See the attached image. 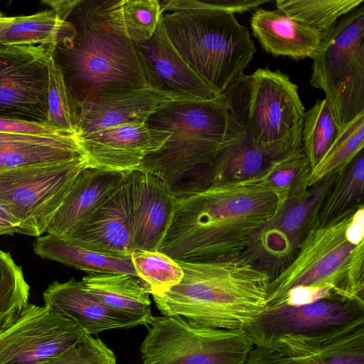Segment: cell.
I'll list each match as a JSON object with an SVG mask.
<instances>
[{
	"label": "cell",
	"instance_id": "18",
	"mask_svg": "<svg viewBox=\"0 0 364 364\" xmlns=\"http://www.w3.org/2000/svg\"><path fill=\"white\" fill-rule=\"evenodd\" d=\"M135 44L151 87L181 101L213 100L223 95L210 88L181 58L169 41L161 18L152 38Z\"/></svg>",
	"mask_w": 364,
	"mask_h": 364
},
{
	"label": "cell",
	"instance_id": "40",
	"mask_svg": "<svg viewBox=\"0 0 364 364\" xmlns=\"http://www.w3.org/2000/svg\"><path fill=\"white\" fill-rule=\"evenodd\" d=\"M0 132L31 135H53L67 133L56 129L46 123L25 122L1 117Z\"/></svg>",
	"mask_w": 364,
	"mask_h": 364
},
{
	"label": "cell",
	"instance_id": "1",
	"mask_svg": "<svg viewBox=\"0 0 364 364\" xmlns=\"http://www.w3.org/2000/svg\"><path fill=\"white\" fill-rule=\"evenodd\" d=\"M288 195L272 186L264 173L175 196L173 213L157 251L188 262L237 257Z\"/></svg>",
	"mask_w": 364,
	"mask_h": 364
},
{
	"label": "cell",
	"instance_id": "29",
	"mask_svg": "<svg viewBox=\"0 0 364 364\" xmlns=\"http://www.w3.org/2000/svg\"><path fill=\"white\" fill-rule=\"evenodd\" d=\"M340 132L364 112V47L361 48L326 95Z\"/></svg>",
	"mask_w": 364,
	"mask_h": 364
},
{
	"label": "cell",
	"instance_id": "38",
	"mask_svg": "<svg viewBox=\"0 0 364 364\" xmlns=\"http://www.w3.org/2000/svg\"><path fill=\"white\" fill-rule=\"evenodd\" d=\"M39 364H117L116 357L100 338L86 335L61 355Z\"/></svg>",
	"mask_w": 364,
	"mask_h": 364
},
{
	"label": "cell",
	"instance_id": "6",
	"mask_svg": "<svg viewBox=\"0 0 364 364\" xmlns=\"http://www.w3.org/2000/svg\"><path fill=\"white\" fill-rule=\"evenodd\" d=\"M146 123L171 134L159 149L143 159L137 170L158 176L170 188L208 163L243 131L223 93L213 100L173 102Z\"/></svg>",
	"mask_w": 364,
	"mask_h": 364
},
{
	"label": "cell",
	"instance_id": "35",
	"mask_svg": "<svg viewBox=\"0 0 364 364\" xmlns=\"http://www.w3.org/2000/svg\"><path fill=\"white\" fill-rule=\"evenodd\" d=\"M133 267L152 295H159L179 283L183 270L177 261L159 251L136 250L131 255Z\"/></svg>",
	"mask_w": 364,
	"mask_h": 364
},
{
	"label": "cell",
	"instance_id": "11",
	"mask_svg": "<svg viewBox=\"0 0 364 364\" xmlns=\"http://www.w3.org/2000/svg\"><path fill=\"white\" fill-rule=\"evenodd\" d=\"M87 335L47 306L28 305L0 328V364H39L69 350Z\"/></svg>",
	"mask_w": 364,
	"mask_h": 364
},
{
	"label": "cell",
	"instance_id": "15",
	"mask_svg": "<svg viewBox=\"0 0 364 364\" xmlns=\"http://www.w3.org/2000/svg\"><path fill=\"white\" fill-rule=\"evenodd\" d=\"M244 364H364V324L323 335H285L254 346Z\"/></svg>",
	"mask_w": 364,
	"mask_h": 364
},
{
	"label": "cell",
	"instance_id": "32",
	"mask_svg": "<svg viewBox=\"0 0 364 364\" xmlns=\"http://www.w3.org/2000/svg\"><path fill=\"white\" fill-rule=\"evenodd\" d=\"M364 112L357 116L339 133L338 137L316 166L311 170L308 187L326 176L339 173L363 149Z\"/></svg>",
	"mask_w": 364,
	"mask_h": 364
},
{
	"label": "cell",
	"instance_id": "3",
	"mask_svg": "<svg viewBox=\"0 0 364 364\" xmlns=\"http://www.w3.org/2000/svg\"><path fill=\"white\" fill-rule=\"evenodd\" d=\"M324 298L364 301V205L314 225L294 259L270 280L267 306Z\"/></svg>",
	"mask_w": 364,
	"mask_h": 364
},
{
	"label": "cell",
	"instance_id": "28",
	"mask_svg": "<svg viewBox=\"0 0 364 364\" xmlns=\"http://www.w3.org/2000/svg\"><path fill=\"white\" fill-rule=\"evenodd\" d=\"M364 152L361 150L339 173L323 199L315 225L327 224L363 203Z\"/></svg>",
	"mask_w": 364,
	"mask_h": 364
},
{
	"label": "cell",
	"instance_id": "37",
	"mask_svg": "<svg viewBox=\"0 0 364 364\" xmlns=\"http://www.w3.org/2000/svg\"><path fill=\"white\" fill-rule=\"evenodd\" d=\"M122 18L129 38L134 43L149 41L161 18L158 0H122Z\"/></svg>",
	"mask_w": 364,
	"mask_h": 364
},
{
	"label": "cell",
	"instance_id": "24",
	"mask_svg": "<svg viewBox=\"0 0 364 364\" xmlns=\"http://www.w3.org/2000/svg\"><path fill=\"white\" fill-rule=\"evenodd\" d=\"M252 33L263 49L274 56L313 58L323 33L282 11L256 9L250 19Z\"/></svg>",
	"mask_w": 364,
	"mask_h": 364
},
{
	"label": "cell",
	"instance_id": "31",
	"mask_svg": "<svg viewBox=\"0 0 364 364\" xmlns=\"http://www.w3.org/2000/svg\"><path fill=\"white\" fill-rule=\"evenodd\" d=\"M340 133L328 100H317L304 114L302 144L311 170L321 161Z\"/></svg>",
	"mask_w": 364,
	"mask_h": 364
},
{
	"label": "cell",
	"instance_id": "43",
	"mask_svg": "<svg viewBox=\"0 0 364 364\" xmlns=\"http://www.w3.org/2000/svg\"><path fill=\"white\" fill-rule=\"evenodd\" d=\"M0 218H4V220L11 223L12 224L17 226L18 228L19 227L18 222L1 204H0Z\"/></svg>",
	"mask_w": 364,
	"mask_h": 364
},
{
	"label": "cell",
	"instance_id": "41",
	"mask_svg": "<svg viewBox=\"0 0 364 364\" xmlns=\"http://www.w3.org/2000/svg\"><path fill=\"white\" fill-rule=\"evenodd\" d=\"M18 228L11 223L0 218V236L18 233Z\"/></svg>",
	"mask_w": 364,
	"mask_h": 364
},
{
	"label": "cell",
	"instance_id": "33",
	"mask_svg": "<svg viewBox=\"0 0 364 364\" xmlns=\"http://www.w3.org/2000/svg\"><path fill=\"white\" fill-rule=\"evenodd\" d=\"M48 46V118L47 124L60 131L77 134L80 121V103L71 93L60 67Z\"/></svg>",
	"mask_w": 364,
	"mask_h": 364
},
{
	"label": "cell",
	"instance_id": "4",
	"mask_svg": "<svg viewBox=\"0 0 364 364\" xmlns=\"http://www.w3.org/2000/svg\"><path fill=\"white\" fill-rule=\"evenodd\" d=\"M177 262L183 272L179 283L152 295L163 315L180 316L203 327L236 330L265 311L270 278L242 258Z\"/></svg>",
	"mask_w": 364,
	"mask_h": 364
},
{
	"label": "cell",
	"instance_id": "26",
	"mask_svg": "<svg viewBox=\"0 0 364 364\" xmlns=\"http://www.w3.org/2000/svg\"><path fill=\"white\" fill-rule=\"evenodd\" d=\"M84 289L103 305L148 325L151 313L150 292L139 279L127 274H92L81 280Z\"/></svg>",
	"mask_w": 364,
	"mask_h": 364
},
{
	"label": "cell",
	"instance_id": "9",
	"mask_svg": "<svg viewBox=\"0 0 364 364\" xmlns=\"http://www.w3.org/2000/svg\"><path fill=\"white\" fill-rule=\"evenodd\" d=\"M82 156L0 173V204L21 234L40 237L85 168Z\"/></svg>",
	"mask_w": 364,
	"mask_h": 364
},
{
	"label": "cell",
	"instance_id": "12",
	"mask_svg": "<svg viewBox=\"0 0 364 364\" xmlns=\"http://www.w3.org/2000/svg\"><path fill=\"white\" fill-rule=\"evenodd\" d=\"M303 124L284 138L264 144L253 141L243 129L238 139L223 146L208 163L197 167L180 181V193L259 176L277 163L304 154Z\"/></svg>",
	"mask_w": 364,
	"mask_h": 364
},
{
	"label": "cell",
	"instance_id": "42",
	"mask_svg": "<svg viewBox=\"0 0 364 364\" xmlns=\"http://www.w3.org/2000/svg\"><path fill=\"white\" fill-rule=\"evenodd\" d=\"M16 16H8L0 11V38L11 27Z\"/></svg>",
	"mask_w": 364,
	"mask_h": 364
},
{
	"label": "cell",
	"instance_id": "21",
	"mask_svg": "<svg viewBox=\"0 0 364 364\" xmlns=\"http://www.w3.org/2000/svg\"><path fill=\"white\" fill-rule=\"evenodd\" d=\"M170 187L156 176L134 171L132 205L134 250L157 251L175 204Z\"/></svg>",
	"mask_w": 364,
	"mask_h": 364
},
{
	"label": "cell",
	"instance_id": "2",
	"mask_svg": "<svg viewBox=\"0 0 364 364\" xmlns=\"http://www.w3.org/2000/svg\"><path fill=\"white\" fill-rule=\"evenodd\" d=\"M43 3L67 21L58 42L50 46L80 104L105 92L150 87L141 55L124 28L122 0Z\"/></svg>",
	"mask_w": 364,
	"mask_h": 364
},
{
	"label": "cell",
	"instance_id": "36",
	"mask_svg": "<svg viewBox=\"0 0 364 364\" xmlns=\"http://www.w3.org/2000/svg\"><path fill=\"white\" fill-rule=\"evenodd\" d=\"M30 287L21 267L0 250V328L9 323L28 305Z\"/></svg>",
	"mask_w": 364,
	"mask_h": 364
},
{
	"label": "cell",
	"instance_id": "13",
	"mask_svg": "<svg viewBox=\"0 0 364 364\" xmlns=\"http://www.w3.org/2000/svg\"><path fill=\"white\" fill-rule=\"evenodd\" d=\"M363 324L364 301L324 298L301 305L267 306L244 329L254 346L264 347L285 335H323Z\"/></svg>",
	"mask_w": 364,
	"mask_h": 364
},
{
	"label": "cell",
	"instance_id": "23",
	"mask_svg": "<svg viewBox=\"0 0 364 364\" xmlns=\"http://www.w3.org/2000/svg\"><path fill=\"white\" fill-rule=\"evenodd\" d=\"M44 304L74 321L87 335L141 325L138 321L112 310L84 289L82 281L71 279L50 284L43 292Z\"/></svg>",
	"mask_w": 364,
	"mask_h": 364
},
{
	"label": "cell",
	"instance_id": "19",
	"mask_svg": "<svg viewBox=\"0 0 364 364\" xmlns=\"http://www.w3.org/2000/svg\"><path fill=\"white\" fill-rule=\"evenodd\" d=\"M133 178L134 171H126L112 197L87 224L67 239L103 254L131 256L135 250L132 205Z\"/></svg>",
	"mask_w": 364,
	"mask_h": 364
},
{
	"label": "cell",
	"instance_id": "7",
	"mask_svg": "<svg viewBox=\"0 0 364 364\" xmlns=\"http://www.w3.org/2000/svg\"><path fill=\"white\" fill-rule=\"evenodd\" d=\"M223 94L232 115L256 143L279 140L304 122L298 87L279 70L243 74Z\"/></svg>",
	"mask_w": 364,
	"mask_h": 364
},
{
	"label": "cell",
	"instance_id": "30",
	"mask_svg": "<svg viewBox=\"0 0 364 364\" xmlns=\"http://www.w3.org/2000/svg\"><path fill=\"white\" fill-rule=\"evenodd\" d=\"M66 21L52 9L17 16L0 38L3 46H54Z\"/></svg>",
	"mask_w": 364,
	"mask_h": 364
},
{
	"label": "cell",
	"instance_id": "39",
	"mask_svg": "<svg viewBox=\"0 0 364 364\" xmlns=\"http://www.w3.org/2000/svg\"><path fill=\"white\" fill-rule=\"evenodd\" d=\"M311 167L304 154L281 162L270 168L266 173L269 183L287 193L304 183H307Z\"/></svg>",
	"mask_w": 364,
	"mask_h": 364
},
{
	"label": "cell",
	"instance_id": "16",
	"mask_svg": "<svg viewBox=\"0 0 364 364\" xmlns=\"http://www.w3.org/2000/svg\"><path fill=\"white\" fill-rule=\"evenodd\" d=\"M170 134L146 123H129L77 137L87 168L126 172L137 170Z\"/></svg>",
	"mask_w": 364,
	"mask_h": 364
},
{
	"label": "cell",
	"instance_id": "8",
	"mask_svg": "<svg viewBox=\"0 0 364 364\" xmlns=\"http://www.w3.org/2000/svg\"><path fill=\"white\" fill-rule=\"evenodd\" d=\"M141 364H244L254 345L244 328L200 326L180 316H153Z\"/></svg>",
	"mask_w": 364,
	"mask_h": 364
},
{
	"label": "cell",
	"instance_id": "14",
	"mask_svg": "<svg viewBox=\"0 0 364 364\" xmlns=\"http://www.w3.org/2000/svg\"><path fill=\"white\" fill-rule=\"evenodd\" d=\"M48 46H0V117L47 124Z\"/></svg>",
	"mask_w": 364,
	"mask_h": 364
},
{
	"label": "cell",
	"instance_id": "25",
	"mask_svg": "<svg viewBox=\"0 0 364 364\" xmlns=\"http://www.w3.org/2000/svg\"><path fill=\"white\" fill-rule=\"evenodd\" d=\"M81 156L77 134L31 135L0 132V173Z\"/></svg>",
	"mask_w": 364,
	"mask_h": 364
},
{
	"label": "cell",
	"instance_id": "10",
	"mask_svg": "<svg viewBox=\"0 0 364 364\" xmlns=\"http://www.w3.org/2000/svg\"><path fill=\"white\" fill-rule=\"evenodd\" d=\"M338 173L313 186L304 183L289 191L277 214L264 225L239 257L267 273L270 280L294 259L304 239L316 225L319 208Z\"/></svg>",
	"mask_w": 364,
	"mask_h": 364
},
{
	"label": "cell",
	"instance_id": "27",
	"mask_svg": "<svg viewBox=\"0 0 364 364\" xmlns=\"http://www.w3.org/2000/svg\"><path fill=\"white\" fill-rule=\"evenodd\" d=\"M33 251L43 259L62 263L89 274H127L138 278L131 256L122 257L103 254L67 238L49 234L38 237Z\"/></svg>",
	"mask_w": 364,
	"mask_h": 364
},
{
	"label": "cell",
	"instance_id": "22",
	"mask_svg": "<svg viewBox=\"0 0 364 364\" xmlns=\"http://www.w3.org/2000/svg\"><path fill=\"white\" fill-rule=\"evenodd\" d=\"M363 41L364 6H360L323 34L319 48L312 58L311 85L328 94L341 73L364 47Z\"/></svg>",
	"mask_w": 364,
	"mask_h": 364
},
{
	"label": "cell",
	"instance_id": "34",
	"mask_svg": "<svg viewBox=\"0 0 364 364\" xmlns=\"http://www.w3.org/2000/svg\"><path fill=\"white\" fill-rule=\"evenodd\" d=\"M363 0H277V9L321 31L323 34Z\"/></svg>",
	"mask_w": 364,
	"mask_h": 364
},
{
	"label": "cell",
	"instance_id": "5",
	"mask_svg": "<svg viewBox=\"0 0 364 364\" xmlns=\"http://www.w3.org/2000/svg\"><path fill=\"white\" fill-rule=\"evenodd\" d=\"M161 20L176 51L215 92L223 94L256 52L248 29L204 0L160 1Z\"/></svg>",
	"mask_w": 364,
	"mask_h": 364
},
{
	"label": "cell",
	"instance_id": "20",
	"mask_svg": "<svg viewBox=\"0 0 364 364\" xmlns=\"http://www.w3.org/2000/svg\"><path fill=\"white\" fill-rule=\"evenodd\" d=\"M125 172L84 168L50 220L46 232L69 237L83 227L118 190Z\"/></svg>",
	"mask_w": 364,
	"mask_h": 364
},
{
	"label": "cell",
	"instance_id": "17",
	"mask_svg": "<svg viewBox=\"0 0 364 364\" xmlns=\"http://www.w3.org/2000/svg\"><path fill=\"white\" fill-rule=\"evenodd\" d=\"M180 100L141 87L105 92L80 104L77 136L129 123H146L155 112Z\"/></svg>",
	"mask_w": 364,
	"mask_h": 364
}]
</instances>
